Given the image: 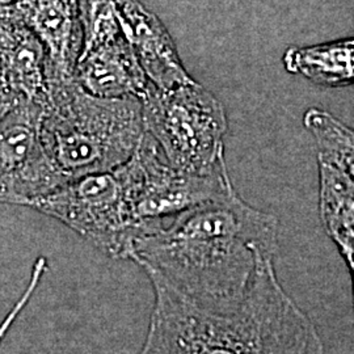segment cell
I'll use <instances>...</instances> for the list:
<instances>
[{
  "label": "cell",
  "mask_w": 354,
  "mask_h": 354,
  "mask_svg": "<svg viewBox=\"0 0 354 354\" xmlns=\"http://www.w3.org/2000/svg\"><path fill=\"white\" fill-rule=\"evenodd\" d=\"M276 215L259 210L235 192L174 216L140 235L130 260L151 285L200 307L241 299L279 250Z\"/></svg>",
  "instance_id": "6da1fadb"
},
{
  "label": "cell",
  "mask_w": 354,
  "mask_h": 354,
  "mask_svg": "<svg viewBox=\"0 0 354 354\" xmlns=\"http://www.w3.org/2000/svg\"><path fill=\"white\" fill-rule=\"evenodd\" d=\"M140 354H327L313 320L279 283L274 261L238 302L189 304L160 286Z\"/></svg>",
  "instance_id": "7a4b0ae2"
},
{
  "label": "cell",
  "mask_w": 354,
  "mask_h": 354,
  "mask_svg": "<svg viewBox=\"0 0 354 354\" xmlns=\"http://www.w3.org/2000/svg\"><path fill=\"white\" fill-rule=\"evenodd\" d=\"M143 133L140 99L97 97L82 88L75 79L49 84L41 140L66 183L125 165Z\"/></svg>",
  "instance_id": "3957f363"
},
{
  "label": "cell",
  "mask_w": 354,
  "mask_h": 354,
  "mask_svg": "<svg viewBox=\"0 0 354 354\" xmlns=\"http://www.w3.org/2000/svg\"><path fill=\"white\" fill-rule=\"evenodd\" d=\"M140 102L145 131L171 165L196 175L228 172L227 115L209 89L196 80L169 89L150 83Z\"/></svg>",
  "instance_id": "277c9868"
},
{
  "label": "cell",
  "mask_w": 354,
  "mask_h": 354,
  "mask_svg": "<svg viewBox=\"0 0 354 354\" xmlns=\"http://www.w3.org/2000/svg\"><path fill=\"white\" fill-rule=\"evenodd\" d=\"M62 222L109 257L130 260L145 227L133 212L117 169L67 181L26 205Z\"/></svg>",
  "instance_id": "5b68a950"
},
{
  "label": "cell",
  "mask_w": 354,
  "mask_h": 354,
  "mask_svg": "<svg viewBox=\"0 0 354 354\" xmlns=\"http://www.w3.org/2000/svg\"><path fill=\"white\" fill-rule=\"evenodd\" d=\"M118 171L134 214L149 231L163 225L165 218L235 192L228 172L196 175L174 167L146 131Z\"/></svg>",
  "instance_id": "8992f818"
},
{
  "label": "cell",
  "mask_w": 354,
  "mask_h": 354,
  "mask_svg": "<svg viewBox=\"0 0 354 354\" xmlns=\"http://www.w3.org/2000/svg\"><path fill=\"white\" fill-rule=\"evenodd\" d=\"M42 112L23 100L0 121V203L26 206L66 184L41 140Z\"/></svg>",
  "instance_id": "52a82bcc"
},
{
  "label": "cell",
  "mask_w": 354,
  "mask_h": 354,
  "mask_svg": "<svg viewBox=\"0 0 354 354\" xmlns=\"http://www.w3.org/2000/svg\"><path fill=\"white\" fill-rule=\"evenodd\" d=\"M7 7L46 51L49 84L73 80L83 46L77 0H19Z\"/></svg>",
  "instance_id": "ba28073f"
},
{
  "label": "cell",
  "mask_w": 354,
  "mask_h": 354,
  "mask_svg": "<svg viewBox=\"0 0 354 354\" xmlns=\"http://www.w3.org/2000/svg\"><path fill=\"white\" fill-rule=\"evenodd\" d=\"M117 3L125 36L152 86L169 89L193 82L159 17L140 0H117Z\"/></svg>",
  "instance_id": "9c48e42d"
},
{
  "label": "cell",
  "mask_w": 354,
  "mask_h": 354,
  "mask_svg": "<svg viewBox=\"0 0 354 354\" xmlns=\"http://www.w3.org/2000/svg\"><path fill=\"white\" fill-rule=\"evenodd\" d=\"M0 76L20 100L44 105L49 92L46 51L35 33L0 7Z\"/></svg>",
  "instance_id": "30bf717a"
},
{
  "label": "cell",
  "mask_w": 354,
  "mask_h": 354,
  "mask_svg": "<svg viewBox=\"0 0 354 354\" xmlns=\"http://www.w3.org/2000/svg\"><path fill=\"white\" fill-rule=\"evenodd\" d=\"M74 79L91 95L104 99H140L150 82L127 36L83 51Z\"/></svg>",
  "instance_id": "8fae6325"
},
{
  "label": "cell",
  "mask_w": 354,
  "mask_h": 354,
  "mask_svg": "<svg viewBox=\"0 0 354 354\" xmlns=\"http://www.w3.org/2000/svg\"><path fill=\"white\" fill-rule=\"evenodd\" d=\"M319 162V213L327 235L348 268L354 266V181L339 168Z\"/></svg>",
  "instance_id": "7c38bea8"
},
{
  "label": "cell",
  "mask_w": 354,
  "mask_h": 354,
  "mask_svg": "<svg viewBox=\"0 0 354 354\" xmlns=\"http://www.w3.org/2000/svg\"><path fill=\"white\" fill-rule=\"evenodd\" d=\"M288 73L302 75L314 84L342 88L354 84V38L313 46H292L282 58Z\"/></svg>",
  "instance_id": "4fadbf2b"
},
{
  "label": "cell",
  "mask_w": 354,
  "mask_h": 354,
  "mask_svg": "<svg viewBox=\"0 0 354 354\" xmlns=\"http://www.w3.org/2000/svg\"><path fill=\"white\" fill-rule=\"evenodd\" d=\"M304 125L317 143V159L335 165L354 181V129L319 108L304 114Z\"/></svg>",
  "instance_id": "5bb4252c"
},
{
  "label": "cell",
  "mask_w": 354,
  "mask_h": 354,
  "mask_svg": "<svg viewBox=\"0 0 354 354\" xmlns=\"http://www.w3.org/2000/svg\"><path fill=\"white\" fill-rule=\"evenodd\" d=\"M46 269H48V261L45 257H39L35 261V266L32 268V274H30V279L26 285V290L17 299V302L13 304V307L8 311L7 317H4L3 322L0 323V342L6 337V335L12 327L13 323L17 320V317H20V314L24 311L29 301L32 299L33 294L37 291L42 276L45 274Z\"/></svg>",
  "instance_id": "9a60e30c"
},
{
  "label": "cell",
  "mask_w": 354,
  "mask_h": 354,
  "mask_svg": "<svg viewBox=\"0 0 354 354\" xmlns=\"http://www.w3.org/2000/svg\"><path fill=\"white\" fill-rule=\"evenodd\" d=\"M20 102L23 100L19 99V96L10 88L6 80L0 76V121Z\"/></svg>",
  "instance_id": "2e32d148"
},
{
  "label": "cell",
  "mask_w": 354,
  "mask_h": 354,
  "mask_svg": "<svg viewBox=\"0 0 354 354\" xmlns=\"http://www.w3.org/2000/svg\"><path fill=\"white\" fill-rule=\"evenodd\" d=\"M16 1H19V0H0V7H1V6L12 4V3H16Z\"/></svg>",
  "instance_id": "e0dca14e"
},
{
  "label": "cell",
  "mask_w": 354,
  "mask_h": 354,
  "mask_svg": "<svg viewBox=\"0 0 354 354\" xmlns=\"http://www.w3.org/2000/svg\"><path fill=\"white\" fill-rule=\"evenodd\" d=\"M349 272L352 274V282H353V306H354V266L349 268Z\"/></svg>",
  "instance_id": "ac0fdd59"
}]
</instances>
